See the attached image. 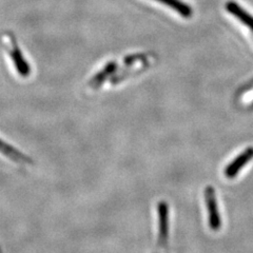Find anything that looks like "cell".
Listing matches in <instances>:
<instances>
[{"mask_svg":"<svg viewBox=\"0 0 253 253\" xmlns=\"http://www.w3.org/2000/svg\"><path fill=\"white\" fill-rule=\"evenodd\" d=\"M205 196H206V203H207V209H208V214H209V225L213 230H218L220 227V216L217 211L214 190H213L211 187H208L206 189Z\"/></svg>","mask_w":253,"mask_h":253,"instance_id":"1","label":"cell"},{"mask_svg":"<svg viewBox=\"0 0 253 253\" xmlns=\"http://www.w3.org/2000/svg\"><path fill=\"white\" fill-rule=\"evenodd\" d=\"M252 157H253V148H248L247 150H245V151L237 156L230 165L227 166L225 169L226 176L233 177L234 175H236V174L239 173V171L242 169L243 166L246 165Z\"/></svg>","mask_w":253,"mask_h":253,"instance_id":"2","label":"cell"},{"mask_svg":"<svg viewBox=\"0 0 253 253\" xmlns=\"http://www.w3.org/2000/svg\"><path fill=\"white\" fill-rule=\"evenodd\" d=\"M158 217H160V243L165 245L168 239V206L162 202L158 204Z\"/></svg>","mask_w":253,"mask_h":253,"instance_id":"3","label":"cell"},{"mask_svg":"<svg viewBox=\"0 0 253 253\" xmlns=\"http://www.w3.org/2000/svg\"><path fill=\"white\" fill-rule=\"evenodd\" d=\"M226 7L227 11L234 15L235 17L240 21H242L245 26H247L251 31H253V16H251L246 11H244L239 4L233 1H229L226 4Z\"/></svg>","mask_w":253,"mask_h":253,"instance_id":"4","label":"cell"},{"mask_svg":"<svg viewBox=\"0 0 253 253\" xmlns=\"http://www.w3.org/2000/svg\"><path fill=\"white\" fill-rule=\"evenodd\" d=\"M0 152L3 153L4 155L11 157L12 160H14L15 162H21V163H31V160L26 156L23 155L22 153H20L18 150L14 149L13 147H11L10 145H6L4 141H2L0 139Z\"/></svg>","mask_w":253,"mask_h":253,"instance_id":"5","label":"cell"},{"mask_svg":"<svg viewBox=\"0 0 253 253\" xmlns=\"http://www.w3.org/2000/svg\"><path fill=\"white\" fill-rule=\"evenodd\" d=\"M156 1H160L166 5L172 7L174 11H176L177 13H179L181 16H184L186 18L190 17L192 14L191 7H190L188 4L181 2L180 0H156Z\"/></svg>","mask_w":253,"mask_h":253,"instance_id":"6","label":"cell"},{"mask_svg":"<svg viewBox=\"0 0 253 253\" xmlns=\"http://www.w3.org/2000/svg\"><path fill=\"white\" fill-rule=\"evenodd\" d=\"M11 55H12L13 61L16 66V69L18 70L19 74H21L22 76H25V75L27 76L30 73V68H29V65L27 63V61L21 56L18 47H16L14 45L12 49V52H11Z\"/></svg>","mask_w":253,"mask_h":253,"instance_id":"7","label":"cell"},{"mask_svg":"<svg viewBox=\"0 0 253 253\" xmlns=\"http://www.w3.org/2000/svg\"><path fill=\"white\" fill-rule=\"evenodd\" d=\"M251 84H253V79H252V81H251V83H250V84H249V85H248V86H250V85H251ZM248 86H247V88H248Z\"/></svg>","mask_w":253,"mask_h":253,"instance_id":"8","label":"cell"}]
</instances>
